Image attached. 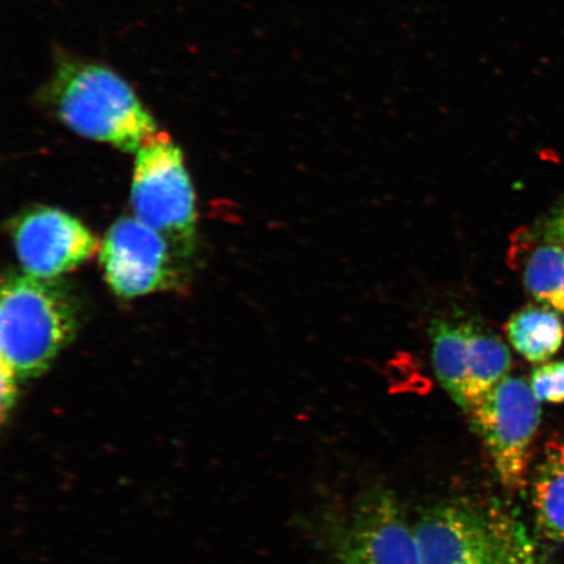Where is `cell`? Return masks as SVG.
<instances>
[{"label":"cell","mask_w":564,"mask_h":564,"mask_svg":"<svg viewBox=\"0 0 564 564\" xmlns=\"http://www.w3.org/2000/svg\"><path fill=\"white\" fill-rule=\"evenodd\" d=\"M0 376H2L0 377L2 379V414L6 419L7 412L10 411L17 400V380L19 378L4 362H0Z\"/></svg>","instance_id":"9a60e30c"},{"label":"cell","mask_w":564,"mask_h":564,"mask_svg":"<svg viewBox=\"0 0 564 564\" xmlns=\"http://www.w3.org/2000/svg\"><path fill=\"white\" fill-rule=\"evenodd\" d=\"M531 387L541 403L564 404V361L542 364L532 373Z\"/></svg>","instance_id":"5bb4252c"},{"label":"cell","mask_w":564,"mask_h":564,"mask_svg":"<svg viewBox=\"0 0 564 564\" xmlns=\"http://www.w3.org/2000/svg\"><path fill=\"white\" fill-rule=\"evenodd\" d=\"M469 412L490 451L500 482L510 490L523 489L541 422V401L531 384L509 376Z\"/></svg>","instance_id":"5b68a950"},{"label":"cell","mask_w":564,"mask_h":564,"mask_svg":"<svg viewBox=\"0 0 564 564\" xmlns=\"http://www.w3.org/2000/svg\"><path fill=\"white\" fill-rule=\"evenodd\" d=\"M338 564H422L414 527L397 500L377 494L358 507L343 535Z\"/></svg>","instance_id":"ba28073f"},{"label":"cell","mask_w":564,"mask_h":564,"mask_svg":"<svg viewBox=\"0 0 564 564\" xmlns=\"http://www.w3.org/2000/svg\"><path fill=\"white\" fill-rule=\"evenodd\" d=\"M131 204L141 223L187 252L196 232L195 193L181 148L159 132L135 153Z\"/></svg>","instance_id":"277c9868"},{"label":"cell","mask_w":564,"mask_h":564,"mask_svg":"<svg viewBox=\"0 0 564 564\" xmlns=\"http://www.w3.org/2000/svg\"><path fill=\"white\" fill-rule=\"evenodd\" d=\"M171 243L137 217L118 220L105 237L101 263L108 284L123 299H135L173 282Z\"/></svg>","instance_id":"8992f818"},{"label":"cell","mask_w":564,"mask_h":564,"mask_svg":"<svg viewBox=\"0 0 564 564\" xmlns=\"http://www.w3.org/2000/svg\"><path fill=\"white\" fill-rule=\"evenodd\" d=\"M506 334L514 350L529 362L544 364L562 348L564 324L553 310L529 306L510 317Z\"/></svg>","instance_id":"8fae6325"},{"label":"cell","mask_w":564,"mask_h":564,"mask_svg":"<svg viewBox=\"0 0 564 564\" xmlns=\"http://www.w3.org/2000/svg\"><path fill=\"white\" fill-rule=\"evenodd\" d=\"M433 341V364L436 377L451 398L463 406L467 378L468 324L435 322L430 329Z\"/></svg>","instance_id":"7c38bea8"},{"label":"cell","mask_w":564,"mask_h":564,"mask_svg":"<svg viewBox=\"0 0 564 564\" xmlns=\"http://www.w3.org/2000/svg\"><path fill=\"white\" fill-rule=\"evenodd\" d=\"M77 310L63 289L30 274H10L0 301V362L18 378L41 376L73 340Z\"/></svg>","instance_id":"3957f363"},{"label":"cell","mask_w":564,"mask_h":564,"mask_svg":"<svg viewBox=\"0 0 564 564\" xmlns=\"http://www.w3.org/2000/svg\"><path fill=\"white\" fill-rule=\"evenodd\" d=\"M35 101L56 122L82 138L137 153L159 126L137 91L102 62L59 48Z\"/></svg>","instance_id":"6da1fadb"},{"label":"cell","mask_w":564,"mask_h":564,"mask_svg":"<svg viewBox=\"0 0 564 564\" xmlns=\"http://www.w3.org/2000/svg\"><path fill=\"white\" fill-rule=\"evenodd\" d=\"M524 285L534 300L564 314V247L554 241L535 247L524 267Z\"/></svg>","instance_id":"4fadbf2b"},{"label":"cell","mask_w":564,"mask_h":564,"mask_svg":"<svg viewBox=\"0 0 564 564\" xmlns=\"http://www.w3.org/2000/svg\"><path fill=\"white\" fill-rule=\"evenodd\" d=\"M511 370V352L496 334L469 323L467 378L463 409L470 411L482 401Z\"/></svg>","instance_id":"9c48e42d"},{"label":"cell","mask_w":564,"mask_h":564,"mask_svg":"<svg viewBox=\"0 0 564 564\" xmlns=\"http://www.w3.org/2000/svg\"><path fill=\"white\" fill-rule=\"evenodd\" d=\"M535 521L546 539L564 542V442H549L533 482Z\"/></svg>","instance_id":"30bf717a"},{"label":"cell","mask_w":564,"mask_h":564,"mask_svg":"<svg viewBox=\"0 0 564 564\" xmlns=\"http://www.w3.org/2000/svg\"><path fill=\"white\" fill-rule=\"evenodd\" d=\"M549 238L564 247V212L549 229Z\"/></svg>","instance_id":"2e32d148"},{"label":"cell","mask_w":564,"mask_h":564,"mask_svg":"<svg viewBox=\"0 0 564 564\" xmlns=\"http://www.w3.org/2000/svg\"><path fill=\"white\" fill-rule=\"evenodd\" d=\"M413 527L422 564H539L524 525L498 503L447 500Z\"/></svg>","instance_id":"7a4b0ae2"},{"label":"cell","mask_w":564,"mask_h":564,"mask_svg":"<svg viewBox=\"0 0 564 564\" xmlns=\"http://www.w3.org/2000/svg\"><path fill=\"white\" fill-rule=\"evenodd\" d=\"M12 237L25 273L44 280L75 270L98 250L95 236L56 208L28 212L13 225Z\"/></svg>","instance_id":"52a82bcc"}]
</instances>
